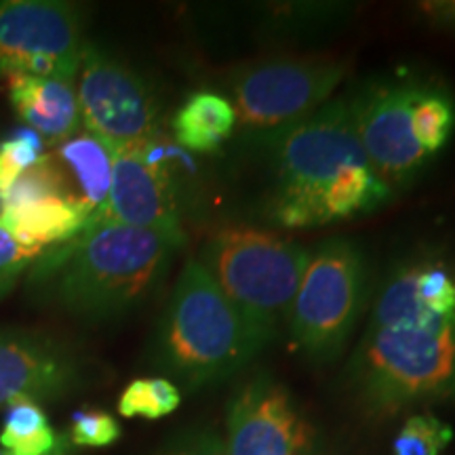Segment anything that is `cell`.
<instances>
[{"label": "cell", "instance_id": "cell-5", "mask_svg": "<svg viewBox=\"0 0 455 455\" xmlns=\"http://www.w3.org/2000/svg\"><path fill=\"white\" fill-rule=\"evenodd\" d=\"M310 249L272 230L221 226L203 244L198 261L255 333L270 346L287 329Z\"/></svg>", "mask_w": 455, "mask_h": 455}, {"label": "cell", "instance_id": "cell-21", "mask_svg": "<svg viewBox=\"0 0 455 455\" xmlns=\"http://www.w3.org/2000/svg\"><path fill=\"white\" fill-rule=\"evenodd\" d=\"M453 441V428L432 413H415L403 422L392 455H441Z\"/></svg>", "mask_w": 455, "mask_h": 455}, {"label": "cell", "instance_id": "cell-16", "mask_svg": "<svg viewBox=\"0 0 455 455\" xmlns=\"http://www.w3.org/2000/svg\"><path fill=\"white\" fill-rule=\"evenodd\" d=\"M91 215L93 213L81 203L64 196H51L21 207L0 209V228L17 243L44 251L81 235Z\"/></svg>", "mask_w": 455, "mask_h": 455}, {"label": "cell", "instance_id": "cell-15", "mask_svg": "<svg viewBox=\"0 0 455 455\" xmlns=\"http://www.w3.org/2000/svg\"><path fill=\"white\" fill-rule=\"evenodd\" d=\"M47 155L60 171L66 196L84 204L93 215L98 213L110 196L112 188L114 152L110 148L89 131L81 129Z\"/></svg>", "mask_w": 455, "mask_h": 455}, {"label": "cell", "instance_id": "cell-6", "mask_svg": "<svg viewBox=\"0 0 455 455\" xmlns=\"http://www.w3.org/2000/svg\"><path fill=\"white\" fill-rule=\"evenodd\" d=\"M371 291V261L356 241L333 236L310 249L287 321L293 346L306 361H338L367 312Z\"/></svg>", "mask_w": 455, "mask_h": 455}, {"label": "cell", "instance_id": "cell-11", "mask_svg": "<svg viewBox=\"0 0 455 455\" xmlns=\"http://www.w3.org/2000/svg\"><path fill=\"white\" fill-rule=\"evenodd\" d=\"M89 224L158 232L184 247L180 181L171 163V144L161 140V133L141 148L114 152L110 196Z\"/></svg>", "mask_w": 455, "mask_h": 455}, {"label": "cell", "instance_id": "cell-3", "mask_svg": "<svg viewBox=\"0 0 455 455\" xmlns=\"http://www.w3.org/2000/svg\"><path fill=\"white\" fill-rule=\"evenodd\" d=\"M253 144L264 161L266 220L284 230L329 226L327 198L346 173L369 164L358 141L348 95H339L304 121ZM371 167V164H369Z\"/></svg>", "mask_w": 455, "mask_h": 455}, {"label": "cell", "instance_id": "cell-24", "mask_svg": "<svg viewBox=\"0 0 455 455\" xmlns=\"http://www.w3.org/2000/svg\"><path fill=\"white\" fill-rule=\"evenodd\" d=\"M41 253L43 249L17 243L9 232L0 228V299L13 291L24 272L32 268Z\"/></svg>", "mask_w": 455, "mask_h": 455}, {"label": "cell", "instance_id": "cell-13", "mask_svg": "<svg viewBox=\"0 0 455 455\" xmlns=\"http://www.w3.org/2000/svg\"><path fill=\"white\" fill-rule=\"evenodd\" d=\"M89 356L57 335L0 327V409L28 398L55 403L91 382Z\"/></svg>", "mask_w": 455, "mask_h": 455}, {"label": "cell", "instance_id": "cell-4", "mask_svg": "<svg viewBox=\"0 0 455 455\" xmlns=\"http://www.w3.org/2000/svg\"><path fill=\"white\" fill-rule=\"evenodd\" d=\"M344 378L371 415L447 401L455 396V318L365 329Z\"/></svg>", "mask_w": 455, "mask_h": 455}, {"label": "cell", "instance_id": "cell-20", "mask_svg": "<svg viewBox=\"0 0 455 455\" xmlns=\"http://www.w3.org/2000/svg\"><path fill=\"white\" fill-rule=\"evenodd\" d=\"M181 390L171 379L163 378H138L127 384L118 398V413L123 418L161 419L167 418L180 407Z\"/></svg>", "mask_w": 455, "mask_h": 455}, {"label": "cell", "instance_id": "cell-7", "mask_svg": "<svg viewBox=\"0 0 455 455\" xmlns=\"http://www.w3.org/2000/svg\"><path fill=\"white\" fill-rule=\"evenodd\" d=\"M348 68V61L333 55L259 57L228 72V101L244 133L270 135L331 101Z\"/></svg>", "mask_w": 455, "mask_h": 455}, {"label": "cell", "instance_id": "cell-9", "mask_svg": "<svg viewBox=\"0 0 455 455\" xmlns=\"http://www.w3.org/2000/svg\"><path fill=\"white\" fill-rule=\"evenodd\" d=\"M419 74L371 76L348 95L358 141L369 164L395 195L407 190L432 158L413 135V100Z\"/></svg>", "mask_w": 455, "mask_h": 455}, {"label": "cell", "instance_id": "cell-2", "mask_svg": "<svg viewBox=\"0 0 455 455\" xmlns=\"http://www.w3.org/2000/svg\"><path fill=\"white\" fill-rule=\"evenodd\" d=\"M268 348L198 258H188L148 344V367L201 390L235 378Z\"/></svg>", "mask_w": 455, "mask_h": 455}, {"label": "cell", "instance_id": "cell-19", "mask_svg": "<svg viewBox=\"0 0 455 455\" xmlns=\"http://www.w3.org/2000/svg\"><path fill=\"white\" fill-rule=\"evenodd\" d=\"M0 445L11 455H51L66 439L51 426L43 405L20 398L3 409Z\"/></svg>", "mask_w": 455, "mask_h": 455}, {"label": "cell", "instance_id": "cell-22", "mask_svg": "<svg viewBox=\"0 0 455 455\" xmlns=\"http://www.w3.org/2000/svg\"><path fill=\"white\" fill-rule=\"evenodd\" d=\"M44 141L32 129H15L0 141V203L7 198L11 188L32 164L43 156Z\"/></svg>", "mask_w": 455, "mask_h": 455}, {"label": "cell", "instance_id": "cell-18", "mask_svg": "<svg viewBox=\"0 0 455 455\" xmlns=\"http://www.w3.org/2000/svg\"><path fill=\"white\" fill-rule=\"evenodd\" d=\"M413 135L419 148L435 158L451 141L455 131V98L439 78L419 74L413 100Z\"/></svg>", "mask_w": 455, "mask_h": 455}, {"label": "cell", "instance_id": "cell-1", "mask_svg": "<svg viewBox=\"0 0 455 455\" xmlns=\"http://www.w3.org/2000/svg\"><path fill=\"white\" fill-rule=\"evenodd\" d=\"M180 249V243L158 232L89 224L72 241L38 255L30 284L68 316L106 325L140 310L161 289Z\"/></svg>", "mask_w": 455, "mask_h": 455}, {"label": "cell", "instance_id": "cell-26", "mask_svg": "<svg viewBox=\"0 0 455 455\" xmlns=\"http://www.w3.org/2000/svg\"><path fill=\"white\" fill-rule=\"evenodd\" d=\"M68 447H70V441H68V436H66V439H64V443H61V445H60V447H57V449H55V451H53V453H51V455H68ZM0 455H11V453H7V451H4V449H0Z\"/></svg>", "mask_w": 455, "mask_h": 455}, {"label": "cell", "instance_id": "cell-17", "mask_svg": "<svg viewBox=\"0 0 455 455\" xmlns=\"http://www.w3.org/2000/svg\"><path fill=\"white\" fill-rule=\"evenodd\" d=\"M236 129V114L226 95L213 89H198L184 100L173 118L175 144L195 155H213Z\"/></svg>", "mask_w": 455, "mask_h": 455}, {"label": "cell", "instance_id": "cell-8", "mask_svg": "<svg viewBox=\"0 0 455 455\" xmlns=\"http://www.w3.org/2000/svg\"><path fill=\"white\" fill-rule=\"evenodd\" d=\"M83 129L112 152L141 148L156 138L161 106L150 83L100 44H84L76 76Z\"/></svg>", "mask_w": 455, "mask_h": 455}, {"label": "cell", "instance_id": "cell-12", "mask_svg": "<svg viewBox=\"0 0 455 455\" xmlns=\"http://www.w3.org/2000/svg\"><path fill=\"white\" fill-rule=\"evenodd\" d=\"M224 445L226 455H316V428L287 386L255 371L232 390Z\"/></svg>", "mask_w": 455, "mask_h": 455}, {"label": "cell", "instance_id": "cell-10", "mask_svg": "<svg viewBox=\"0 0 455 455\" xmlns=\"http://www.w3.org/2000/svg\"><path fill=\"white\" fill-rule=\"evenodd\" d=\"M84 41L83 11L57 0L0 3V76L76 81Z\"/></svg>", "mask_w": 455, "mask_h": 455}, {"label": "cell", "instance_id": "cell-23", "mask_svg": "<svg viewBox=\"0 0 455 455\" xmlns=\"http://www.w3.org/2000/svg\"><path fill=\"white\" fill-rule=\"evenodd\" d=\"M66 436L74 447L104 449L121 441L123 428L118 419L104 409L81 407L70 415Z\"/></svg>", "mask_w": 455, "mask_h": 455}, {"label": "cell", "instance_id": "cell-25", "mask_svg": "<svg viewBox=\"0 0 455 455\" xmlns=\"http://www.w3.org/2000/svg\"><path fill=\"white\" fill-rule=\"evenodd\" d=\"M156 455H226V445L213 426H192L171 436Z\"/></svg>", "mask_w": 455, "mask_h": 455}, {"label": "cell", "instance_id": "cell-14", "mask_svg": "<svg viewBox=\"0 0 455 455\" xmlns=\"http://www.w3.org/2000/svg\"><path fill=\"white\" fill-rule=\"evenodd\" d=\"M7 81L17 116L47 146H60L83 129L76 81L34 76H11Z\"/></svg>", "mask_w": 455, "mask_h": 455}]
</instances>
